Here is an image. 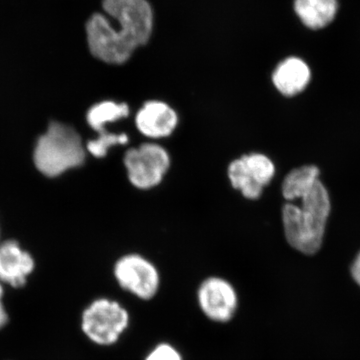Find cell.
Instances as JSON below:
<instances>
[{
	"instance_id": "5bb4252c",
	"label": "cell",
	"mask_w": 360,
	"mask_h": 360,
	"mask_svg": "<svg viewBox=\"0 0 360 360\" xmlns=\"http://www.w3.org/2000/svg\"><path fill=\"white\" fill-rule=\"evenodd\" d=\"M319 179V169L314 165L296 168L286 175L283 184V198L295 201Z\"/></svg>"
},
{
	"instance_id": "e0dca14e",
	"label": "cell",
	"mask_w": 360,
	"mask_h": 360,
	"mask_svg": "<svg viewBox=\"0 0 360 360\" xmlns=\"http://www.w3.org/2000/svg\"><path fill=\"white\" fill-rule=\"evenodd\" d=\"M8 321V312H7L6 307H4V303H2V304H0V330L6 328Z\"/></svg>"
},
{
	"instance_id": "ba28073f",
	"label": "cell",
	"mask_w": 360,
	"mask_h": 360,
	"mask_svg": "<svg viewBox=\"0 0 360 360\" xmlns=\"http://www.w3.org/2000/svg\"><path fill=\"white\" fill-rule=\"evenodd\" d=\"M198 302L203 314L213 321H231L238 309V295L225 279L210 277L201 283Z\"/></svg>"
},
{
	"instance_id": "2e32d148",
	"label": "cell",
	"mask_w": 360,
	"mask_h": 360,
	"mask_svg": "<svg viewBox=\"0 0 360 360\" xmlns=\"http://www.w3.org/2000/svg\"><path fill=\"white\" fill-rule=\"evenodd\" d=\"M146 360H182L181 356L172 345L162 343L155 347Z\"/></svg>"
},
{
	"instance_id": "4fadbf2b",
	"label": "cell",
	"mask_w": 360,
	"mask_h": 360,
	"mask_svg": "<svg viewBox=\"0 0 360 360\" xmlns=\"http://www.w3.org/2000/svg\"><path fill=\"white\" fill-rule=\"evenodd\" d=\"M129 115V108L127 103H117L115 101H103L92 106L87 112V122L92 129L99 134L106 132L108 123L117 122Z\"/></svg>"
},
{
	"instance_id": "d6986e66",
	"label": "cell",
	"mask_w": 360,
	"mask_h": 360,
	"mask_svg": "<svg viewBox=\"0 0 360 360\" xmlns=\"http://www.w3.org/2000/svg\"><path fill=\"white\" fill-rule=\"evenodd\" d=\"M4 283L0 281V304L4 303Z\"/></svg>"
},
{
	"instance_id": "30bf717a",
	"label": "cell",
	"mask_w": 360,
	"mask_h": 360,
	"mask_svg": "<svg viewBox=\"0 0 360 360\" xmlns=\"http://www.w3.org/2000/svg\"><path fill=\"white\" fill-rule=\"evenodd\" d=\"M179 124L176 111L160 101H148L135 116V125L141 134L149 139L169 136Z\"/></svg>"
},
{
	"instance_id": "9a60e30c",
	"label": "cell",
	"mask_w": 360,
	"mask_h": 360,
	"mask_svg": "<svg viewBox=\"0 0 360 360\" xmlns=\"http://www.w3.org/2000/svg\"><path fill=\"white\" fill-rule=\"evenodd\" d=\"M129 141V137L125 134H112V132H104L99 134L94 141H89L86 148L90 155L94 158H103L106 156L108 149L116 146H124Z\"/></svg>"
},
{
	"instance_id": "ac0fdd59",
	"label": "cell",
	"mask_w": 360,
	"mask_h": 360,
	"mask_svg": "<svg viewBox=\"0 0 360 360\" xmlns=\"http://www.w3.org/2000/svg\"><path fill=\"white\" fill-rule=\"evenodd\" d=\"M352 274L354 281L360 285V253L355 258L354 264H352Z\"/></svg>"
},
{
	"instance_id": "52a82bcc",
	"label": "cell",
	"mask_w": 360,
	"mask_h": 360,
	"mask_svg": "<svg viewBox=\"0 0 360 360\" xmlns=\"http://www.w3.org/2000/svg\"><path fill=\"white\" fill-rule=\"evenodd\" d=\"M115 276L123 290L148 300L155 297L160 288V274L155 265L139 255H129L115 264Z\"/></svg>"
},
{
	"instance_id": "8992f818",
	"label": "cell",
	"mask_w": 360,
	"mask_h": 360,
	"mask_svg": "<svg viewBox=\"0 0 360 360\" xmlns=\"http://www.w3.org/2000/svg\"><path fill=\"white\" fill-rule=\"evenodd\" d=\"M276 174L274 162L262 153L241 156L229 165L227 174L231 186L240 191L248 200H257L264 186Z\"/></svg>"
},
{
	"instance_id": "7c38bea8",
	"label": "cell",
	"mask_w": 360,
	"mask_h": 360,
	"mask_svg": "<svg viewBox=\"0 0 360 360\" xmlns=\"http://www.w3.org/2000/svg\"><path fill=\"white\" fill-rule=\"evenodd\" d=\"M338 0H295V11L303 25L321 30L330 25L338 13Z\"/></svg>"
},
{
	"instance_id": "9c48e42d",
	"label": "cell",
	"mask_w": 360,
	"mask_h": 360,
	"mask_svg": "<svg viewBox=\"0 0 360 360\" xmlns=\"http://www.w3.org/2000/svg\"><path fill=\"white\" fill-rule=\"evenodd\" d=\"M32 255L20 248L15 240L0 245V281L13 288H21L27 283L34 270Z\"/></svg>"
},
{
	"instance_id": "7a4b0ae2",
	"label": "cell",
	"mask_w": 360,
	"mask_h": 360,
	"mask_svg": "<svg viewBox=\"0 0 360 360\" xmlns=\"http://www.w3.org/2000/svg\"><path fill=\"white\" fill-rule=\"evenodd\" d=\"M300 205L288 201L283 208L286 240L304 255H314L321 248L326 221L330 213V200L321 180L300 194Z\"/></svg>"
},
{
	"instance_id": "6da1fadb",
	"label": "cell",
	"mask_w": 360,
	"mask_h": 360,
	"mask_svg": "<svg viewBox=\"0 0 360 360\" xmlns=\"http://www.w3.org/2000/svg\"><path fill=\"white\" fill-rule=\"evenodd\" d=\"M103 11L86 25L87 41L92 56L103 63L122 65L137 47L148 41L153 32V9L146 0H103Z\"/></svg>"
},
{
	"instance_id": "5b68a950",
	"label": "cell",
	"mask_w": 360,
	"mask_h": 360,
	"mask_svg": "<svg viewBox=\"0 0 360 360\" xmlns=\"http://www.w3.org/2000/svg\"><path fill=\"white\" fill-rule=\"evenodd\" d=\"M123 162L132 186L146 191L162 181L169 169L170 158L160 144L142 143L139 148L129 149Z\"/></svg>"
},
{
	"instance_id": "277c9868",
	"label": "cell",
	"mask_w": 360,
	"mask_h": 360,
	"mask_svg": "<svg viewBox=\"0 0 360 360\" xmlns=\"http://www.w3.org/2000/svg\"><path fill=\"white\" fill-rule=\"evenodd\" d=\"M129 323L127 309L108 298H97L82 314V333L92 342L104 347L115 345Z\"/></svg>"
},
{
	"instance_id": "8fae6325",
	"label": "cell",
	"mask_w": 360,
	"mask_h": 360,
	"mask_svg": "<svg viewBox=\"0 0 360 360\" xmlns=\"http://www.w3.org/2000/svg\"><path fill=\"white\" fill-rule=\"evenodd\" d=\"M310 70L302 59L286 58L279 63L272 75L274 86L285 96L300 94L309 84Z\"/></svg>"
},
{
	"instance_id": "3957f363",
	"label": "cell",
	"mask_w": 360,
	"mask_h": 360,
	"mask_svg": "<svg viewBox=\"0 0 360 360\" xmlns=\"http://www.w3.org/2000/svg\"><path fill=\"white\" fill-rule=\"evenodd\" d=\"M33 160L37 169L49 177L80 167L85 161L82 137L70 125L51 122L37 142Z\"/></svg>"
}]
</instances>
